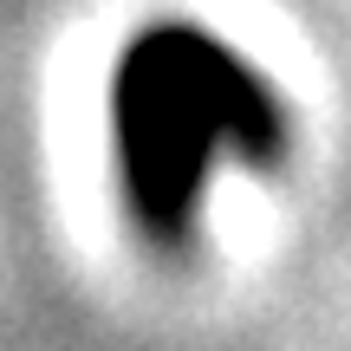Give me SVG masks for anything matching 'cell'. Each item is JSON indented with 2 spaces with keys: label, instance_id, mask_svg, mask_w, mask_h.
<instances>
[{
  "label": "cell",
  "instance_id": "6da1fadb",
  "mask_svg": "<svg viewBox=\"0 0 351 351\" xmlns=\"http://www.w3.org/2000/svg\"><path fill=\"white\" fill-rule=\"evenodd\" d=\"M287 150V104L254 59L195 20H150L111 72V156L130 221L182 247L221 169H267Z\"/></svg>",
  "mask_w": 351,
  "mask_h": 351
}]
</instances>
